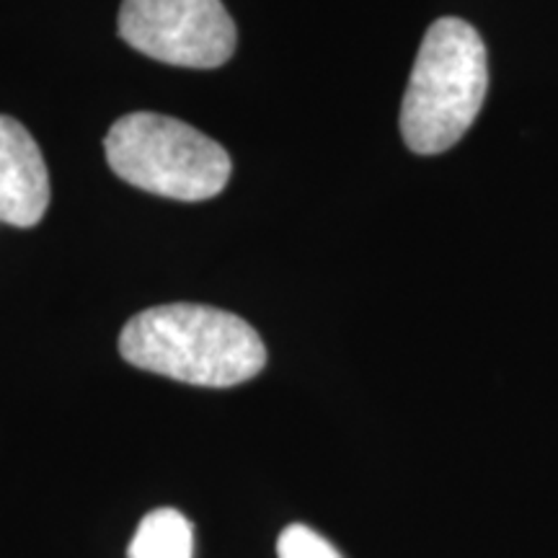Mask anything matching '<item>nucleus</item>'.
I'll return each mask as SVG.
<instances>
[{"instance_id":"f257e3e1","label":"nucleus","mask_w":558,"mask_h":558,"mask_svg":"<svg viewBox=\"0 0 558 558\" xmlns=\"http://www.w3.org/2000/svg\"><path fill=\"white\" fill-rule=\"evenodd\" d=\"M120 352L137 369L202 388L241 386L267 365V347L254 326L194 303L137 313L122 329Z\"/></svg>"},{"instance_id":"f03ea898","label":"nucleus","mask_w":558,"mask_h":558,"mask_svg":"<svg viewBox=\"0 0 558 558\" xmlns=\"http://www.w3.org/2000/svg\"><path fill=\"white\" fill-rule=\"evenodd\" d=\"M488 60L484 39L463 19H439L424 34L401 107L409 150L437 156L450 150L484 107Z\"/></svg>"},{"instance_id":"7ed1b4c3","label":"nucleus","mask_w":558,"mask_h":558,"mask_svg":"<svg viewBox=\"0 0 558 558\" xmlns=\"http://www.w3.org/2000/svg\"><path fill=\"white\" fill-rule=\"evenodd\" d=\"M104 150L111 171L128 184L179 202L213 199L226 190L233 169L220 143L156 111L117 120Z\"/></svg>"},{"instance_id":"20e7f679","label":"nucleus","mask_w":558,"mask_h":558,"mask_svg":"<svg viewBox=\"0 0 558 558\" xmlns=\"http://www.w3.org/2000/svg\"><path fill=\"white\" fill-rule=\"evenodd\" d=\"M120 37L179 68H220L235 52V24L220 0H124Z\"/></svg>"},{"instance_id":"39448f33","label":"nucleus","mask_w":558,"mask_h":558,"mask_svg":"<svg viewBox=\"0 0 558 558\" xmlns=\"http://www.w3.org/2000/svg\"><path fill=\"white\" fill-rule=\"evenodd\" d=\"M50 207V173L39 145L13 117L0 114V222L34 228Z\"/></svg>"},{"instance_id":"423d86ee","label":"nucleus","mask_w":558,"mask_h":558,"mask_svg":"<svg viewBox=\"0 0 558 558\" xmlns=\"http://www.w3.org/2000/svg\"><path fill=\"white\" fill-rule=\"evenodd\" d=\"M194 527L177 509H153L132 535L130 558H192Z\"/></svg>"},{"instance_id":"0eeeda50","label":"nucleus","mask_w":558,"mask_h":558,"mask_svg":"<svg viewBox=\"0 0 558 558\" xmlns=\"http://www.w3.org/2000/svg\"><path fill=\"white\" fill-rule=\"evenodd\" d=\"M277 558H344L308 525H288L277 538Z\"/></svg>"}]
</instances>
